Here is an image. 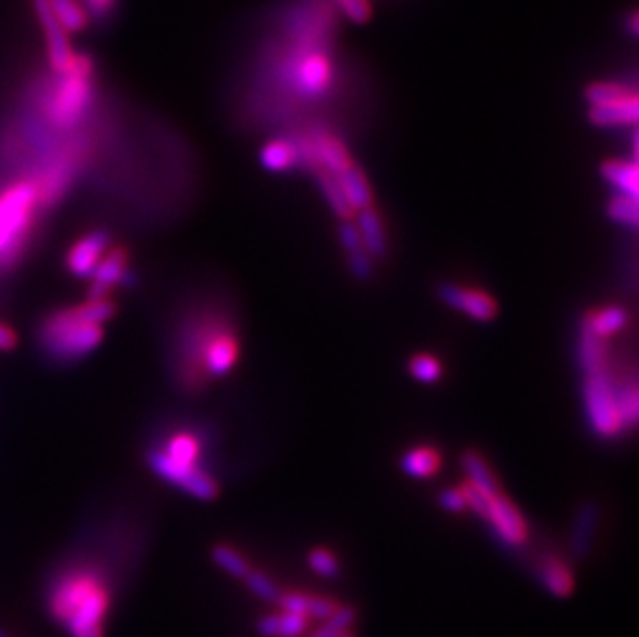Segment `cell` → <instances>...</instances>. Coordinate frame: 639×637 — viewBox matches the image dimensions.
<instances>
[{"label": "cell", "instance_id": "obj_1", "mask_svg": "<svg viewBox=\"0 0 639 637\" xmlns=\"http://www.w3.org/2000/svg\"><path fill=\"white\" fill-rule=\"evenodd\" d=\"M44 598L46 613L69 637H106L112 584L96 565L77 563L60 569Z\"/></svg>", "mask_w": 639, "mask_h": 637}, {"label": "cell", "instance_id": "obj_2", "mask_svg": "<svg viewBox=\"0 0 639 637\" xmlns=\"http://www.w3.org/2000/svg\"><path fill=\"white\" fill-rule=\"evenodd\" d=\"M114 313L116 305L104 298L48 315L38 329L42 352L58 364H73L89 356L104 340L102 323L110 321Z\"/></svg>", "mask_w": 639, "mask_h": 637}, {"label": "cell", "instance_id": "obj_3", "mask_svg": "<svg viewBox=\"0 0 639 637\" xmlns=\"http://www.w3.org/2000/svg\"><path fill=\"white\" fill-rule=\"evenodd\" d=\"M94 65L87 56L75 54L67 73L60 75V81L50 96L46 108V118L54 129H73L94 104Z\"/></svg>", "mask_w": 639, "mask_h": 637}, {"label": "cell", "instance_id": "obj_4", "mask_svg": "<svg viewBox=\"0 0 639 637\" xmlns=\"http://www.w3.org/2000/svg\"><path fill=\"white\" fill-rule=\"evenodd\" d=\"M617 383L608 367L588 373L584 381V404L592 431L602 439L623 433L617 410Z\"/></svg>", "mask_w": 639, "mask_h": 637}, {"label": "cell", "instance_id": "obj_5", "mask_svg": "<svg viewBox=\"0 0 639 637\" xmlns=\"http://www.w3.org/2000/svg\"><path fill=\"white\" fill-rule=\"evenodd\" d=\"M147 466L158 478L199 501H213L220 495L218 482L211 474L199 466L176 464L160 449H151L147 453Z\"/></svg>", "mask_w": 639, "mask_h": 637}, {"label": "cell", "instance_id": "obj_6", "mask_svg": "<svg viewBox=\"0 0 639 637\" xmlns=\"http://www.w3.org/2000/svg\"><path fill=\"white\" fill-rule=\"evenodd\" d=\"M284 79L298 98L319 100L333 83V65L321 52L300 54L286 65Z\"/></svg>", "mask_w": 639, "mask_h": 637}, {"label": "cell", "instance_id": "obj_7", "mask_svg": "<svg viewBox=\"0 0 639 637\" xmlns=\"http://www.w3.org/2000/svg\"><path fill=\"white\" fill-rule=\"evenodd\" d=\"M482 520L491 526L493 534L511 549H520L528 542V522L522 511L513 505V501L501 491L486 501Z\"/></svg>", "mask_w": 639, "mask_h": 637}, {"label": "cell", "instance_id": "obj_8", "mask_svg": "<svg viewBox=\"0 0 639 637\" xmlns=\"http://www.w3.org/2000/svg\"><path fill=\"white\" fill-rule=\"evenodd\" d=\"M36 15L40 19V25L44 29L46 38V50H48V63L54 73L63 75L69 71L75 52L69 42V34L63 29L50 9V0H34Z\"/></svg>", "mask_w": 639, "mask_h": 637}, {"label": "cell", "instance_id": "obj_9", "mask_svg": "<svg viewBox=\"0 0 639 637\" xmlns=\"http://www.w3.org/2000/svg\"><path fill=\"white\" fill-rule=\"evenodd\" d=\"M439 298L443 300V305L460 311L480 323L493 321L499 313L497 300L482 290H476V288H466L460 284H441Z\"/></svg>", "mask_w": 639, "mask_h": 637}, {"label": "cell", "instance_id": "obj_10", "mask_svg": "<svg viewBox=\"0 0 639 637\" xmlns=\"http://www.w3.org/2000/svg\"><path fill=\"white\" fill-rule=\"evenodd\" d=\"M110 247V232L98 228L77 240L67 255V267L75 278H91L106 249Z\"/></svg>", "mask_w": 639, "mask_h": 637}, {"label": "cell", "instance_id": "obj_11", "mask_svg": "<svg viewBox=\"0 0 639 637\" xmlns=\"http://www.w3.org/2000/svg\"><path fill=\"white\" fill-rule=\"evenodd\" d=\"M598 526H600V509L596 503L586 501L575 509L571 538H569V555L575 561H586L592 555Z\"/></svg>", "mask_w": 639, "mask_h": 637}, {"label": "cell", "instance_id": "obj_12", "mask_svg": "<svg viewBox=\"0 0 639 637\" xmlns=\"http://www.w3.org/2000/svg\"><path fill=\"white\" fill-rule=\"evenodd\" d=\"M240 340L232 327L220 331L203 354V373L211 379L226 377L238 362Z\"/></svg>", "mask_w": 639, "mask_h": 637}, {"label": "cell", "instance_id": "obj_13", "mask_svg": "<svg viewBox=\"0 0 639 637\" xmlns=\"http://www.w3.org/2000/svg\"><path fill=\"white\" fill-rule=\"evenodd\" d=\"M129 267V253L123 247H114L106 257L100 259L98 267L91 273V286L87 290V300H104L110 298L114 286H118L120 276Z\"/></svg>", "mask_w": 639, "mask_h": 637}, {"label": "cell", "instance_id": "obj_14", "mask_svg": "<svg viewBox=\"0 0 639 637\" xmlns=\"http://www.w3.org/2000/svg\"><path fill=\"white\" fill-rule=\"evenodd\" d=\"M536 578L540 586L555 598H569L575 590V575L571 567L553 553L540 557L536 565Z\"/></svg>", "mask_w": 639, "mask_h": 637}, {"label": "cell", "instance_id": "obj_15", "mask_svg": "<svg viewBox=\"0 0 639 637\" xmlns=\"http://www.w3.org/2000/svg\"><path fill=\"white\" fill-rule=\"evenodd\" d=\"M278 606L286 613L300 615L304 619H317L325 621L333 613L338 611L336 598L319 596V594H307V592H282L278 598Z\"/></svg>", "mask_w": 639, "mask_h": 637}, {"label": "cell", "instance_id": "obj_16", "mask_svg": "<svg viewBox=\"0 0 639 637\" xmlns=\"http://www.w3.org/2000/svg\"><path fill=\"white\" fill-rule=\"evenodd\" d=\"M590 120L596 127L613 129V127H625L635 125L637 120V96L629 94L625 98L598 104L590 108Z\"/></svg>", "mask_w": 639, "mask_h": 637}, {"label": "cell", "instance_id": "obj_17", "mask_svg": "<svg viewBox=\"0 0 639 637\" xmlns=\"http://www.w3.org/2000/svg\"><path fill=\"white\" fill-rule=\"evenodd\" d=\"M356 228L362 238V247L371 257H383L387 253V234L379 211L375 207H367L358 211Z\"/></svg>", "mask_w": 639, "mask_h": 637}, {"label": "cell", "instance_id": "obj_18", "mask_svg": "<svg viewBox=\"0 0 639 637\" xmlns=\"http://www.w3.org/2000/svg\"><path fill=\"white\" fill-rule=\"evenodd\" d=\"M340 185H342V191H344V197L348 201V205L352 207L354 214H358V211L367 209V207H373V191H371V185L367 176H364V172L356 166V164H350L340 176Z\"/></svg>", "mask_w": 639, "mask_h": 637}, {"label": "cell", "instance_id": "obj_19", "mask_svg": "<svg viewBox=\"0 0 639 637\" xmlns=\"http://www.w3.org/2000/svg\"><path fill=\"white\" fill-rule=\"evenodd\" d=\"M577 360H580V367H582L584 375L608 367V354H606L604 340L598 338L596 333L586 323H582V327H580V342H577Z\"/></svg>", "mask_w": 639, "mask_h": 637}, {"label": "cell", "instance_id": "obj_20", "mask_svg": "<svg viewBox=\"0 0 639 637\" xmlns=\"http://www.w3.org/2000/svg\"><path fill=\"white\" fill-rule=\"evenodd\" d=\"M261 166L267 172H288L298 168V151L292 139H271L269 143L263 145L261 156H259Z\"/></svg>", "mask_w": 639, "mask_h": 637}, {"label": "cell", "instance_id": "obj_21", "mask_svg": "<svg viewBox=\"0 0 639 637\" xmlns=\"http://www.w3.org/2000/svg\"><path fill=\"white\" fill-rule=\"evenodd\" d=\"M462 468L468 476V484H472L474 489H478L484 495H497L501 493V484L495 476V472L491 470V466L486 464V460L482 458L480 453L476 451H466L462 455Z\"/></svg>", "mask_w": 639, "mask_h": 637}, {"label": "cell", "instance_id": "obj_22", "mask_svg": "<svg viewBox=\"0 0 639 637\" xmlns=\"http://www.w3.org/2000/svg\"><path fill=\"white\" fill-rule=\"evenodd\" d=\"M309 619H304L294 613H278L265 615L257 621V633L261 637H302L307 633Z\"/></svg>", "mask_w": 639, "mask_h": 637}, {"label": "cell", "instance_id": "obj_23", "mask_svg": "<svg viewBox=\"0 0 639 637\" xmlns=\"http://www.w3.org/2000/svg\"><path fill=\"white\" fill-rule=\"evenodd\" d=\"M400 466L412 478H431L441 468V455L433 447H414L402 455Z\"/></svg>", "mask_w": 639, "mask_h": 637}, {"label": "cell", "instance_id": "obj_24", "mask_svg": "<svg viewBox=\"0 0 639 637\" xmlns=\"http://www.w3.org/2000/svg\"><path fill=\"white\" fill-rule=\"evenodd\" d=\"M602 178L613 185L619 195L637 197V164L627 160H608L600 168Z\"/></svg>", "mask_w": 639, "mask_h": 637}, {"label": "cell", "instance_id": "obj_25", "mask_svg": "<svg viewBox=\"0 0 639 637\" xmlns=\"http://www.w3.org/2000/svg\"><path fill=\"white\" fill-rule=\"evenodd\" d=\"M209 557H211V563L220 571L228 573L230 578H236V580H245V575L253 569L251 561L238 549H234L232 544H226V542L213 544Z\"/></svg>", "mask_w": 639, "mask_h": 637}, {"label": "cell", "instance_id": "obj_26", "mask_svg": "<svg viewBox=\"0 0 639 637\" xmlns=\"http://www.w3.org/2000/svg\"><path fill=\"white\" fill-rule=\"evenodd\" d=\"M164 451L168 458L182 466H199L201 460V443L193 433H176L172 435L164 447H158ZM201 468V466H199Z\"/></svg>", "mask_w": 639, "mask_h": 637}, {"label": "cell", "instance_id": "obj_27", "mask_svg": "<svg viewBox=\"0 0 639 637\" xmlns=\"http://www.w3.org/2000/svg\"><path fill=\"white\" fill-rule=\"evenodd\" d=\"M627 321H629V315H627V311L623 307H604L600 311L590 313L584 319V323L602 340L611 338V336H615V333H619L621 329H625Z\"/></svg>", "mask_w": 639, "mask_h": 637}, {"label": "cell", "instance_id": "obj_28", "mask_svg": "<svg viewBox=\"0 0 639 637\" xmlns=\"http://www.w3.org/2000/svg\"><path fill=\"white\" fill-rule=\"evenodd\" d=\"M50 9L67 34H81L91 21L79 0H50Z\"/></svg>", "mask_w": 639, "mask_h": 637}, {"label": "cell", "instance_id": "obj_29", "mask_svg": "<svg viewBox=\"0 0 639 637\" xmlns=\"http://www.w3.org/2000/svg\"><path fill=\"white\" fill-rule=\"evenodd\" d=\"M617 410H619L621 429L631 431L637 424V416H639V393H637V383L633 377L621 379L617 383Z\"/></svg>", "mask_w": 639, "mask_h": 637}, {"label": "cell", "instance_id": "obj_30", "mask_svg": "<svg viewBox=\"0 0 639 637\" xmlns=\"http://www.w3.org/2000/svg\"><path fill=\"white\" fill-rule=\"evenodd\" d=\"M315 174H317V185H319V189H321L325 201L329 203V207H331L333 211H336V214H338L342 220H352L354 211H352V207L348 205V201H346V197H344V191H342V185H340L338 176H333V174L323 172V170H319V172H315Z\"/></svg>", "mask_w": 639, "mask_h": 637}, {"label": "cell", "instance_id": "obj_31", "mask_svg": "<svg viewBox=\"0 0 639 637\" xmlns=\"http://www.w3.org/2000/svg\"><path fill=\"white\" fill-rule=\"evenodd\" d=\"M356 609L350 604H340L338 611L333 613L331 617H327L325 621H321V625L317 627L315 633H311V637H338L346 631H350L356 623Z\"/></svg>", "mask_w": 639, "mask_h": 637}, {"label": "cell", "instance_id": "obj_32", "mask_svg": "<svg viewBox=\"0 0 639 637\" xmlns=\"http://www.w3.org/2000/svg\"><path fill=\"white\" fill-rule=\"evenodd\" d=\"M307 563L313 573H317L323 580H338L342 573L340 559L333 555L325 546H315V549L307 555Z\"/></svg>", "mask_w": 639, "mask_h": 637}, {"label": "cell", "instance_id": "obj_33", "mask_svg": "<svg viewBox=\"0 0 639 637\" xmlns=\"http://www.w3.org/2000/svg\"><path fill=\"white\" fill-rule=\"evenodd\" d=\"M245 586H247V590L255 596V598H259V600H263V602H271V604H278V598H280V594H282V590L276 586V582H273L267 573H263V571H259V569H251L247 575H245Z\"/></svg>", "mask_w": 639, "mask_h": 637}, {"label": "cell", "instance_id": "obj_34", "mask_svg": "<svg viewBox=\"0 0 639 637\" xmlns=\"http://www.w3.org/2000/svg\"><path fill=\"white\" fill-rule=\"evenodd\" d=\"M629 94H635V91L623 83H617V81H600V83H592L586 87V100L590 106L613 102V100L625 98Z\"/></svg>", "mask_w": 639, "mask_h": 637}, {"label": "cell", "instance_id": "obj_35", "mask_svg": "<svg viewBox=\"0 0 639 637\" xmlns=\"http://www.w3.org/2000/svg\"><path fill=\"white\" fill-rule=\"evenodd\" d=\"M608 218L625 226V228H635L637 226V197L617 193L611 199V203H608Z\"/></svg>", "mask_w": 639, "mask_h": 637}, {"label": "cell", "instance_id": "obj_36", "mask_svg": "<svg viewBox=\"0 0 639 637\" xmlns=\"http://www.w3.org/2000/svg\"><path fill=\"white\" fill-rule=\"evenodd\" d=\"M410 373L416 381L424 385H433L443 377L441 362L431 354H416L410 360Z\"/></svg>", "mask_w": 639, "mask_h": 637}, {"label": "cell", "instance_id": "obj_37", "mask_svg": "<svg viewBox=\"0 0 639 637\" xmlns=\"http://www.w3.org/2000/svg\"><path fill=\"white\" fill-rule=\"evenodd\" d=\"M348 265H350V271H352V276L356 280H360V282L371 280L373 269H375L373 267V257L364 249L348 253Z\"/></svg>", "mask_w": 639, "mask_h": 637}, {"label": "cell", "instance_id": "obj_38", "mask_svg": "<svg viewBox=\"0 0 639 637\" xmlns=\"http://www.w3.org/2000/svg\"><path fill=\"white\" fill-rule=\"evenodd\" d=\"M336 3L346 13V17L352 19L354 23H364L371 17L369 0H336Z\"/></svg>", "mask_w": 639, "mask_h": 637}, {"label": "cell", "instance_id": "obj_39", "mask_svg": "<svg viewBox=\"0 0 639 637\" xmlns=\"http://www.w3.org/2000/svg\"><path fill=\"white\" fill-rule=\"evenodd\" d=\"M439 505L449 511V513H462L466 511V497H464V491L462 487H451V489H445L439 493Z\"/></svg>", "mask_w": 639, "mask_h": 637}, {"label": "cell", "instance_id": "obj_40", "mask_svg": "<svg viewBox=\"0 0 639 637\" xmlns=\"http://www.w3.org/2000/svg\"><path fill=\"white\" fill-rule=\"evenodd\" d=\"M340 242H342V247H344L348 253L358 251V249H364V247H362L360 232H358L356 224L350 222V220H344L342 226H340Z\"/></svg>", "mask_w": 639, "mask_h": 637}, {"label": "cell", "instance_id": "obj_41", "mask_svg": "<svg viewBox=\"0 0 639 637\" xmlns=\"http://www.w3.org/2000/svg\"><path fill=\"white\" fill-rule=\"evenodd\" d=\"M116 0H85V11L89 13V19H108Z\"/></svg>", "mask_w": 639, "mask_h": 637}, {"label": "cell", "instance_id": "obj_42", "mask_svg": "<svg viewBox=\"0 0 639 637\" xmlns=\"http://www.w3.org/2000/svg\"><path fill=\"white\" fill-rule=\"evenodd\" d=\"M15 348H17V333L5 323H0V352H11Z\"/></svg>", "mask_w": 639, "mask_h": 637}, {"label": "cell", "instance_id": "obj_43", "mask_svg": "<svg viewBox=\"0 0 639 637\" xmlns=\"http://www.w3.org/2000/svg\"><path fill=\"white\" fill-rule=\"evenodd\" d=\"M137 284H139L137 273H135L131 267H127L123 276H120V280H118V286H123V288L133 290V288H137Z\"/></svg>", "mask_w": 639, "mask_h": 637}, {"label": "cell", "instance_id": "obj_44", "mask_svg": "<svg viewBox=\"0 0 639 637\" xmlns=\"http://www.w3.org/2000/svg\"><path fill=\"white\" fill-rule=\"evenodd\" d=\"M0 637H13V635L9 633V629H5V627H0Z\"/></svg>", "mask_w": 639, "mask_h": 637}, {"label": "cell", "instance_id": "obj_45", "mask_svg": "<svg viewBox=\"0 0 639 637\" xmlns=\"http://www.w3.org/2000/svg\"><path fill=\"white\" fill-rule=\"evenodd\" d=\"M338 637H356V633L350 629V631H346V633H342V635H338Z\"/></svg>", "mask_w": 639, "mask_h": 637}]
</instances>
